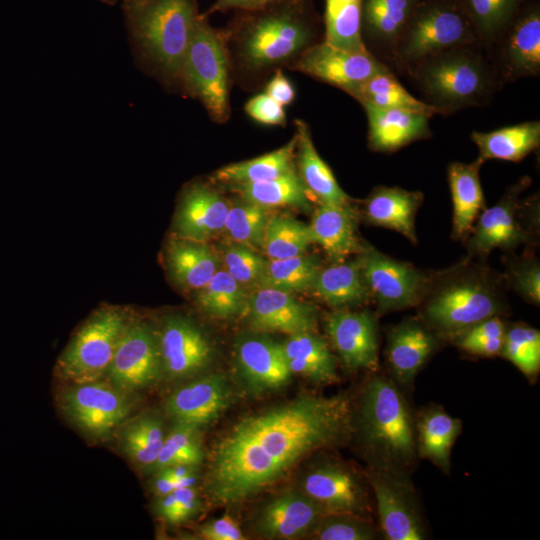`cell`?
<instances>
[{
	"mask_svg": "<svg viewBox=\"0 0 540 540\" xmlns=\"http://www.w3.org/2000/svg\"><path fill=\"white\" fill-rule=\"evenodd\" d=\"M353 430L344 395L304 394L238 420L211 454L206 489L219 505L249 499L278 482L309 454L336 445Z\"/></svg>",
	"mask_w": 540,
	"mask_h": 540,
	"instance_id": "1",
	"label": "cell"
},
{
	"mask_svg": "<svg viewBox=\"0 0 540 540\" xmlns=\"http://www.w3.org/2000/svg\"><path fill=\"white\" fill-rule=\"evenodd\" d=\"M506 283L493 269L467 257L429 276L419 302L423 324L437 337L453 339L506 310Z\"/></svg>",
	"mask_w": 540,
	"mask_h": 540,
	"instance_id": "2",
	"label": "cell"
},
{
	"mask_svg": "<svg viewBox=\"0 0 540 540\" xmlns=\"http://www.w3.org/2000/svg\"><path fill=\"white\" fill-rule=\"evenodd\" d=\"M137 59L166 84L179 85L184 59L200 15L197 0L121 3Z\"/></svg>",
	"mask_w": 540,
	"mask_h": 540,
	"instance_id": "3",
	"label": "cell"
},
{
	"mask_svg": "<svg viewBox=\"0 0 540 540\" xmlns=\"http://www.w3.org/2000/svg\"><path fill=\"white\" fill-rule=\"evenodd\" d=\"M239 12L230 31L239 63L263 71L294 61L313 39L306 0H274L265 7Z\"/></svg>",
	"mask_w": 540,
	"mask_h": 540,
	"instance_id": "4",
	"label": "cell"
},
{
	"mask_svg": "<svg viewBox=\"0 0 540 540\" xmlns=\"http://www.w3.org/2000/svg\"><path fill=\"white\" fill-rule=\"evenodd\" d=\"M477 46L445 50L407 68L426 103L441 114L483 104L501 83L494 65Z\"/></svg>",
	"mask_w": 540,
	"mask_h": 540,
	"instance_id": "5",
	"label": "cell"
},
{
	"mask_svg": "<svg viewBox=\"0 0 540 540\" xmlns=\"http://www.w3.org/2000/svg\"><path fill=\"white\" fill-rule=\"evenodd\" d=\"M359 426L378 469L404 473L414 463L417 438L413 418L402 394L389 379L376 376L367 383Z\"/></svg>",
	"mask_w": 540,
	"mask_h": 540,
	"instance_id": "6",
	"label": "cell"
},
{
	"mask_svg": "<svg viewBox=\"0 0 540 540\" xmlns=\"http://www.w3.org/2000/svg\"><path fill=\"white\" fill-rule=\"evenodd\" d=\"M179 85L201 101L216 122L229 118V58L225 36L201 13L194 26Z\"/></svg>",
	"mask_w": 540,
	"mask_h": 540,
	"instance_id": "7",
	"label": "cell"
},
{
	"mask_svg": "<svg viewBox=\"0 0 540 540\" xmlns=\"http://www.w3.org/2000/svg\"><path fill=\"white\" fill-rule=\"evenodd\" d=\"M531 183L528 176L508 187L501 199L478 215L464 240L470 258H482L494 249L511 251L536 240V217L531 211L538 206L536 197L522 201L521 194Z\"/></svg>",
	"mask_w": 540,
	"mask_h": 540,
	"instance_id": "8",
	"label": "cell"
},
{
	"mask_svg": "<svg viewBox=\"0 0 540 540\" xmlns=\"http://www.w3.org/2000/svg\"><path fill=\"white\" fill-rule=\"evenodd\" d=\"M128 322L125 313L115 307L95 312L78 329L60 356L59 375L72 384L99 381L107 375Z\"/></svg>",
	"mask_w": 540,
	"mask_h": 540,
	"instance_id": "9",
	"label": "cell"
},
{
	"mask_svg": "<svg viewBox=\"0 0 540 540\" xmlns=\"http://www.w3.org/2000/svg\"><path fill=\"white\" fill-rule=\"evenodd\" d=\"M475 44L479 41L467 14L435 4L412 14L391 55L408 68L439 52Z\"/></svg>",
	"mask_w": 540,
	"mask_h": 540,
	"instance_id": "10",
	"label": "cell"
},
{
	"mask_svg": "<svg viewBox=\"0 0 540 540\" xmlns=\"http://www.w3.org/2000/svg\"><path fill=\"white\" fill-rule=\"evenodd\" d=\"M363 277L379 312L418 305L429 281L423 271L366 245L357 254Z\"/></svg>",
	"mask_w": 540,
	"mask_h": 540,
	"instance_id": "11",
	"label": "cell"
},
{
	"mask_svg": "<svg viewBox=\"0 0 540 540\" xmlns=\"http://www.w3.org/2000/svg\"><path fill=\"white\" fill-rule=\"evenodd\" d=\"M61 404L83 432L97 438L108 436L130 411L123 391L100 380L73 384L64 391Z\"/></svg>",
	"mask_w": 540,
	"mask_h": 540,
	"instance_id": "12",
	"label": "cell"
},
{
	"mask_svg": "<svg viewBox=\"0 0 540 540\" xmlns=\"http://www.w3.org/2000/svg\"><path fill=\"white\" fill-rule=\"evenodd\" d=\"M162 366L158 340L142 322H128L118 342L107 376L123 392L146 388L156 382Z\"/></svg>",
	"mask_w": 540,
	"mask_h": 540,
	"instance_id": "13",
	"label": "cell"
},
{
	"mask_svg": "<svg viewBox=\"0 0 540 540\" xmlns=\"http://www.w3.org/2000/svg\"><path fill=\"white\" fill-rule=\"evenodd\" d=\"M293 69L338 87L346 93L389 68L369 51L355 52L325 41L307 47L294 61Z\"/></svg>",
	"mask_w": 540,
	"mask_h": 540,
	"instance_id": "14",
	"label": "cell"
},
{
	"mask_svg": "<svg viewBox=\"0 0 540 540\" xmlns=\"http://www.w3.org/2000/svg\"><path fill=\"white\" fill-rule=\"evenodd\" d=\"M379 523L389 540H422L425 528L405 474L377 469L369 476Z\"/></svg>",
	"mask_w": 540,
	"mask_h": 540,
	"instance_id": "15",
	"label": "cell"
},
{
	"mask_svg": "<svg viewBox=\"0 0 540 540\" xmlns=\"http://www.w3.org/2000/svg\"><path fill=\"white\" fill-rule=\"evenodd\" d=\"M157 340L162 371L172 379L198 374L212 360L213 350L208 337L186 317H167Z\"/></svg>",
	"mask_w": 540,
	"mask_h": 540,
	"instance_id": "16",
	"label": "cell"
},
{
	"mask_svg": "<svg viewBox=\"0 0 540 540\" xmlns=\"http://www.w3.org/2000/svg\"><path fill=\"white\" fill-rule=\"evenodd\" d=\"M303 493L326 513L352 514L368 519V493L360 478L349 468L325 463L311 469L302 480Z\"/></svg>",
	"mask_w": 540,
	"mask_h": 540,
	"instance_id": "17",
	"label": "cell"
},
{
	"mask_svg": "<svg viewBox=\"0 0 540 540\" xmlns=\"http://www.w3.org/2000/svg\"><path fill=\"white\" fill-rule=\"evenodd\" d=\"M250 327L256 332H280L293 335L314 331L316 309L296 299L292 293L273 289L255 288L248 294L244 312Z\"/></svg>",
	"mask_w": 540,
	"mask_h": 540,
	"instance_id": "18",
	"label": "cell"
},
{
	"mask_svg": "<svg viewBox=\"0 0 540 540\" xmlns=\"http://www.w3.org/2000/svg\"><path fill=\"white\" fill-rule=\"evenodd\" d=\"M325 330L348 369L375 370L377 368L378 325L372 313L334 311L326 317Z\"/></svg>",
	"mask_w": 540,
	"mask_h": 540,
	"instance_id": "19",
	"label": "cell"
},
{
	"mask_svg": "<svg viewBox=\"0 0 540 540\" xmlns=\"http://www.w3.org/2000/svg\"><path fill=\"white\" fill-rule=\"evenodd\" d=\"M231 402V390L220 374H210L179 387L167 398L165 411L175 424L197 429L216 421Z\"/></svg>",
	"mask_w": 540,
	"mask_h": 540,
	"instance_id": "20",
	"label": "cell"
},
{
	"mask_svg": "<svg viewBox=\"0 0 540 540\" xmlns=\"http://www.w3.org/2000/svg\"><path fill=\"white\" fill-rule=\"evenodd\" d=\"M497 63L500 81L537 76L540 72V14L533 9L509 23L498 39Z\"/></svg>",
	"mask_w": 540,
	"mask_h": 540,
	"instance_id": "21",
	"label": "cell"
},
{
	"mask_svg": "<svg viewBox=\"0 0 540 540\" xmlns=\"http://www.w3.org/2000/svg\"><path fill=\"white\" fill-rule=\"evenodd\" d=\"M238 372L253 393H263L285 386L290 372L281 343L260 335L241 337L235 345Z\"/></svg>",
	"mask_w": 540,
	"mask_h": 540,
	"instance_id": "22",
	"label": "cell"
},
{
	"mask_svg": "<svg viewBox=\"0 0 540 540\" xmlns=\"http://www.w3.org/2000/svg\"><path fill=\"white\" fill-rule=\"evenodd\" d=\"M324 514L323 508L304 493L287 492L261 508L255 530L271 539H294L313 532Z\"/></svg>",
	"mask_w": 540,
	"mask_h": 540,
	"instance_id": "23",
	"label": "cell"
},
{
	"mask_svg": "<svg viewBox=\"0 0 540 540\" xmlns=\"http://www.w3.org/2000/svg\"><path fill=\"white\" fill-rule=\"evenodd\" d=\"M229 203L203 183L182 193L174 221L177 237L206 242L222 232Z\"/></svg>",
	"mask_w": 540,
	"mask_h": 540,
	"instance_id": "24",
	"label": "cell"
},
{
	"mask_svg": "<svg viewBox=\"0 0 540 540\" xmlns=\"http://www.w3.org/2000/svg\"><path fill=\"white\" fill-rule=\"evenodd\" d=\"M368 120L369 147L378 152H393L411 142L431 136V116L395 108H382L361 102Z\"/></svg>",
	"mask_w": 540,
	"mask_h": 540,
	"instance_id": "25",
	"label": "cell"
},
{
	"mask_svg": "<svg viewBox=\"0 0 540 540\" xmlns=\"http://www.w3.org/2000/svg\"><path fill=\"white\" fill-rule=\"evenodd\" d=\"M438 345V337L422 321L407 319L388 333L386 356L394 377L410 384Z\"/></svg>",
	"mask_w": 540,
	"mask_h": 540,
	"instance_id": "26",
	"label": "cell"
},
{
	"mask_svg": "<svg viewBox=\"0 0 540 540\" xmlns=\"http://www.w3.org/2000/svg\"><path fill=\"white\" fill-rule=\"evenodd\" d=\"M356 214L348 205L319 203L309 224L312 239L334 262L347 260L352 254L361 253L363 244L357 235Z\"/></svg>",
	"mask_w": 540,
	"mask_h": 540,
	"instance_id": "27",
	"label": "cell"
},
{
	"mask_svg": "<svg viewBox=\"0 0 540 540\" xmlns=\"http://www.w3.org/2000/svg\"><path fill=\"white\" fill-rule=\"evenodd\" d=\"M422 202L421 192L379 186L364 200L363 216L368 224L395 230L416 243L415 217Z\"/></svg>",
	"mask_w": 540,
	"mask_h": 540,
	"instance_id": "28",
	"label": "cell"
},
{
	"mask_svg": "<svg viewBox=\"0 0 540 540\" xmlns=\"http://www.w3.org/2000/svg\"><path fill=\"white\" fill-rule=\"evenodd\" d=\"M166 262L175 283L191 291L203 288L221 268L217 251L206 242L180 237L168 243Z\"/></svg>",
	"mask_w": 540,
	"mask_h": 540,
	"instance_id": "29",
	"label": "cell"
},
{
	"mask_svg": "<svg viewBox=\"0 0 540 540\" xmlns=\"http://www.w3.org/2000/svg\"><path fill=\"white\" fill-rule=\"evenodd\" d=\"M483 164L484 161L477 158L471 163L453 162L448 167L453 203L452 237L456 240L468 237L479 212L485 209L479 175Z\"/></svg>",
	"mask_w": 540,
	"mask_h": 540,
	"instance_id": "30",
	"label": "cell"
},
{
	"mask_svg": "<svg viewBox=\"0 0 540 540\" xmlns=\"http://www.w3.org/2000/svg\"><path fill=\"white\" fill-rule=\"evenodd\" d=\"M295 126L296 168L308 191L319 203L348 205L350 198L316 151L308 125L303 120H296Z\"/></svg>",
	"mask_w": 540,
	"mask_h": 540,
	"instance_id": "31",
	"label": "cell"
},
{
	"mask_svg": "<svg viewBox=\"0 0 540 540\" xmlns=\"http://www.w3.org/2000/svg\"><path fill=\"white\" fill-rule=\"evenodd\" d=\"M309 292L334 308L358 306L371 299L358 257L323 267Z\"/></svg>",
	"mask_w": 540,
	"mask_h": 540,
	"instance_id": "32",
	"label": "cell"
},
{
	"mask_svg": "<svg viewBox=\"0 0 540 540\" xmlns=\"http://www.w3.org/2000/svg\"><path fill=\"white\" fill-rule=\"evenodd\" d=\"M281 344L292 374L301 375L316 383L336 381L335 358L325 340L314 331L289 335Z\"/></svg>",
	"mask_w": 540,
	"mask_h": 540,
	"instance_id": "33",
	"label": "cell"
},
{
	"mask_svg": "<svg viewBox=\"0 0 540 540\" xmlns=\"http://www.w3.org/2000/svg\"><path fill=\"white\" fill-rule=\"evenodd\" d=\"M472 141L484 162L499 159L518 162L539 147L540 122L527 121L491 132L474 131Z\"/></svg>",
	"mask_w": 540,
	"mask_h": 540,
	"instance_id": "34",
	"label": "cell"
},
{
	"mask_svg": "<svg viewBox=\"0 0 540 540\" xmlns=\"http://www.w3.org/2000/svg\"><path fill=\"white\" fill-rule=\"evenodd\" d=\"M460 431V420L438 407L426 409L417 421L418 454L448 473L451 449Z\"/></svg>",
	"mask_w": 540,
	"mask_h": 540,
	"instance_id": "35",
	"label": "cell"
},
{
	"mask_svg": "<svg viewBox=\"0 0 540 540\" xmlns=\"http://www.w3.org/2000/svg\"><path fill=\"white\" fill-rule=\"evenodd\" d=\"M295 171L296 136L272 152L221 167L213 174V180L227 185L247 184L274 179Z\"/></svg>",
	"mask_w": 540,
	"mask_h": 540,
	"instance_id": "36",
	"label": "cell"
},
{
	"mask_svg": "<svg viewBox=\"0 0 540 540\" xmlns=\"http://www.w3.org/2000/svg\"><path fill=\"white\" fill-rule=\"evenodd\" d=\"M228 186L241 199L269 210L294 207L310 211L312 208L310 192L297 171L270 180Z\"/></svg>",
	"mask_w": 540,
	"mask_h": 540,
	"instance_id": "37",
	"label": "cell"
},
{
	"mask_svg": "<svg viewBox=\"0 0 540 540\" xmlns=\"http://www.w3.org/2000/svg\"><path fill=\"white\" fill-rule=\"evenodd\" d=\"M322 268L319 257L305 253L283 259H267L255 288H273L289 293L309 292Z\"/></svg>",
	"mask_w": 540,
	"mask_h": 540,
	"instance_id": "38",
	"label": "cell"
},
{
	"mask_svg": "<svg viewBox=\"0 0 540 540\" xmlns=\"http://www.w3.org/2000/svg\"><path fill=\"white\" fill-rule=\"evenodd\" d=\"M412 14V0H366L364 6V20L370 37L390 54Z\"/></svg>",
	"mask_w": 540,
	"mask_h": 540,
	"instance_id": "39",
	"label": "cell"
},
{
	"mask_svg": "<svg viewBox=\"0 0 540 540\" xmlns=\"http://www.w3.org/2000/svg\"><path fill=\"white\" fill-rule=\"evenodd\" d=\"M347 93L360 103L366 102L377 107L419 112L429 116L441 113L434 106L412 96L390 71L369 78Z\"/></svg>",
	"mask_w": 540,
	"mask_h": 540,
	"instance_id": "40",
	"label": "cell"
},
{
	"mask_svg": "<svg viewBox=\"0 0 540 540\" xmlns=\"http://www.w3.org/2000/svg\"><path fill=\"white\" fill-rule=\"evenodd\" d=\"M197 292L198 306L211 317L229 319L245 312L248 299L246 288L222 268Z\"/></svg>",
	"mask_w": 540,
	"mask_h": 540,
	"instance_id": "41",
	"label": "cell"
},
{
	"mask_svg": "<svg viewBox=\"0 0 540 540\" xmlns=\"http://www.w3.org/2000/svg\"><path fill=\"white\" fill-rule=\"evenodd\" d=\"M313 243L309 224L287 215H271L261 250L268 259H283L304 254Z\"/></svg>",
	"mask_w": 540,
	"mask_h": 540,
	"instance_id": "42",
	"label": "cell"
},
{
	"mask_svg": "<svg viewBox=\"0 0 540 540\" xmlns=\"http://www.w3.org/2000/svg\"><path fill=\"white\" fill-rule=\"evenodd\" d=\"M360 1L341 2L326 0L325 9V42L348 51L366 52L361 35Z\"/></svg>",
	"mask_w": 540,
	"mask_h": 540,
	"instance_id": "43",
	"label": "cell"
},
{
	"mask_svg": "<svg viewBox=\"0 0 540 540\" xmlns=\"http://www.w3.org/2000/svg\"><path fill=\"white\" fill-rule=\"evenodd\" d=\"M165 439L161 420L154 415H142L129 421L122 430L124 452L133 463L152 468Z\"/></svg>",
	"mask_w": 540,
	"mask_h": 540,
	"instance_id": "44",
	"label": "cell"
},
{
	"mask_svg": "<svg viewBox=\"0 0 540 540\" xmlns=\"http://www.w3.org/2000/svg\"><path fill=\"white\" fill-rule=\"evenodd\" d=\"M271 210L240 199L229 204L222 232L227 241L261 249Z\"/></svg>",
	"mask_w": 540,
	"mask_h": 540,
	"instance_id": "45",
	"label": "cell"
},
{
	"mask_svg": "<svg viewBox=\"0 0 540 540\" xmlns=\"http://www.w3.org/2000/svg\"><path fill=\"white\" fill-rule=\"evenodd\" d=\"M518 0H465L480 45L492 46L510 23Z\"/></svg>",
	"mask_w": 540,
	"mask_h": 540,
	"instance_id": "46",
	"label": "cell"
},
{
	"mask_svg": "<svg viewBox=\"0 0 540 540\" xmlns=\"http://www.w3.org/2000/svg\"><path fill=\"white\" fill-rule=\"evenodd\" d=\"M500 354L526 377H536L540 369L539 330L522 323L506 328Z\"/></svg>",
	"mask_w": 540,
	"mask_h": 540,
	"instance_id": "47",
	"label": "cell"
},
{
	"mask_svg": "<svg viewBox=\"0 0 540 540\" xmlns=\"http://www.w3.org/2000/svg\"><path fill=\"white\" fill-rule=\"evenodd\" d=\"M197 428L176 424L165 436L162 448L152 469L185 465L196 467L203 460V450Z\"/></svg>",
	"mask_w": 540,
	"mask_h": 540,
	"instance_id": "48",
	"label": "cell"
},
{
	"mask_svg": "<svg viewBox=\"0 0 540 540\" xmlns=\"http://www.w3.org/2000/svg\"><path fill=\"white\" fill-rule=\"evenodd\" d=\"M216 251L224 271L245 288L256 286L265 270L267 259L255 249L229 241L220 244Z\"/></svg>",
	"mask_w": 540,
	"mask_h": 540,
	"instance_id": "49",
	"label": "cell"
},
{
	"mask_svg": "<svg viewBox=\"0 0 540 540\" xmlns=\"http://www.w3.org/2000/svg\"><path fill=\"white\" fill-rule=\"evenodd\" d=\"M506 328L500 316H493L471 326L452 340L470 354L494 356L501 352Z\"/></svg>",
	"mask_w": 540,
	"mask_h": 540,
	"instance_id": "50",
	"label": "cell"
},
{
	"mask_svg": "<svg viewBox=\"0 0 540 540\" xmlns=\"http://www.w3.org/2000/svg\"><path fill=\"white\" fill-rule=\"evenodd\" d=\"M319 540H371L376 532L368 519L352 514L326 513L313 531Z\"/></svg>",
	"mask_w": 540,
	"mask_h": 540,
	"instance_id": "51",
	"label": "cell"
},
{
	"mask_svg": "<svg viewBox=\"0 0 540 540\" xmlns=\"http://www.w3.org/2000/svg\"><path fill=\"white\" fill-rule=\"evenodd\" d=\"M506 286H510L529 303L540 302V264L534 256L510 258L503 276Z\"/></svg>",
	"mask_w": 540,
	"mask_h": 540,
	"instance_id": "52",
	"label": "cell"
},
{
	"mask_svg": "<svg viewBox=\"0 0 540 540\" xmlns=\"http://www.w3.org/2000/svg\"><path fill=\"white\" fill-rule=\"evenodd\" d=\"M246 113L259 123L266 125H284L286 114L283 106L266 93L256 95L245 105Z\"/></svg>",
	"mask_w": 540,
	"mask_h": 540,
	"instance_id": "53",
	"label": "cell"
},
{
	"mask_svg": "<svg viewBox=\"0 0 540 540\" xmlns=\"http://www.w3.org/2000/svg\"><path fill=\"white\" fill-rule=\"evenodd\" d=\"M199 536L206 540H241L239 525L228 515L213 519L199 527Z\"/></svg>",
	"mask_w": 540,
	"mask_h": 540,
	"instance_id": "54",
	"label": "cell"
},
{
	"mask_svg": "<svg viewBox=\"0 0 540 540\" xmlns=\"http://www.w3.org/2000/svg\"><path fill=\"white\" fill-rule=\"evenodd\" d=\"M266 94L281 106L290 104L295 98L291 82L277 69L266 86Z\"/></svg>",
	"mask_w": 540,
	"mask_h": 540,
	"instance_id": "55",
	"label": "cell"
},
{
	"mask_svg": "<svg viewBox=\"0 0 540 540\" xmlns=\"http://www.w3.org/2000/svg\"><path fill=\"white\" fill-rule=\"evenodd\" d=\"M173 494L178 506V523L187 521L198 512L200 504L193 486L177 488Z\"/></svg>",
	"mask_w": 540,
	"mask_h": 540,
	"instance_id": "56",
	"label": "cell"
},
{
	"mask_svg": "<svg viewBox=\"0 0 540 540\" xmlns=\"http://www.w3.org/2000/svg\"><path fill=\"white\" fill-rule=\"evenodd\" d=\"M274 0H215L207 11L201 13L208 17L214 13H225L230 10L252 11L265 7Z\"/></svg>",
	"mask_w": 540,
	"mask_h": 540,
	"instance_id": "57",
	"label": "cell"
},
{
	"mask_svg": "<svg viewBox=\"0 0 540 540\" xmlns=\"http://www.w3.org/2000/svg\"><path fill=\"white\" fill-rule=\"evenodd\" d=\"M157 514L169 523H178V506L172 493L160 496L156 506Z\"/></svg>",
	"mask_w": 540,
	"mask_h": 540,
	"instance_id": "58",
	"label": "cell"
},
{
	"mask_svg": "<svg viewBox=\"0 0 540 540\" xmlns=\"http://www.w3.org/2000/svg\"><path fill=\"white\" fill-rule=\"evenodd\" d=\"M157 477L154 480V490L157 495L163 496L172 493L176 487L173 479L161 469L157 471Z\"/></svg>",
	"mask_w": 540,
	"mask_h": 540,
	"instance_id": "59",
	"label": "cell"
},
{
	"mask_svg": "<svg viewBox=\"0 0 540 540\" xmlns=\"http://www.w3.org/2000/svg\"><path fill=\"white\" fill-rule=\"evenodd\" d=\"M99 1L102 2L103 4L113 6L117 3H124V2H129V1H136V0H99Z\"/></svg>",
	"mask_w": 540,
	"mask_h": 540,
	"instance_id": "60",
	"label": "cell"
},
{
	"mask_svg": "<svg viewBox=\"0 0 540 540\" xmlns=\"http://www.w3.org/2000/svg\"><path fill=\"white\" fill-rule=\"evenodd\" d=\"M334 1L351 2V1H360V0H334Z\"/></svg>",
	"mask_w": 540,
	"mask_h": 540,
	"instance_id": "61",
	"label": "cell"
}]
</instances>
